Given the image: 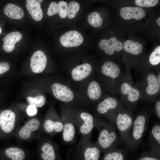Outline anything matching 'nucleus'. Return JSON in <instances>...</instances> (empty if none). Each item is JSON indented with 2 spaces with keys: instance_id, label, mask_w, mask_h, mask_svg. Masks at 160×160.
Wrapping results in <instances>:
<instances>
[{
  "instance_id": "obj_31",
  "label": "nucleus",
  "mask_w": 160,
  "mask_h": 160,
  "mask_svg": "<svg viewBox=\"0 0 160 160\" xmlns=\"http://www.w3.org/2000/svg\"><path fill=\"white\" fill-rule=\"evenodd\" d=\"M80 8L79 4L74 1H71L67 7V15L69 19L73 18L76 15Z\"/></svg>"
},
{
  "instance_id": "obj_33",
  "label": "nucleus",
  "mask_w": 160,
  "mask_h": 160,
  "mask_svg": "<svg viewBox=\"0 0 160 160\" xmlns=\"http://www.w3.org/2000/svg\"><path fill=\"white\" fill-rule=\"evenodd\" d=\"M150 63L153 65H156L160 63V46L159 45L151 53L149 57Z\"/></svg>"
},
{
  "instance_id": "obj_29",
  "label": "nucleus",
  "mask_w": 160,
  "mask_h": 160,
  "mask_svg": "<svg viewBox=\"0 0 160 160\" xmlns=\"http://www.w3.org/2000/svg\"><path fill=\"white\" fill-rule=\"evenodd\" d=\"M105 152L103 160H124V153L117 148Z\"/></svg>"
},
{
  "instance_id": "obj_16",
  "label": "nucleus",
  "mask_w": 160,
  "mask_h": 160,
  "mask_svg": "<svg viewBox=\"0 0 160 160\" xmlns=\"http://www.w3.org/2000/svg\"><path fill=\"white\" fill-rule=\"evenodd\" d=\"M42 0H27L26 6L27 9L32 18L37 21L41 20L43 17V13L41 7Z\"/></svg>"
},
{
  "instance_id": "obj_22",
  "label": "nucleus",
  "mask_w": 160,
  "mask_h": 160,
  "mask_svg": "<svg viewBox=\"0 0 160 160\" xmlns=\"http://www.w3.org/2000/svg\"><path fill=\"white\" fill-rule=\"evenodd\" d=\"M149 142L152 150L159 152L160 148V125L155 124L152 128L149 134Z\"/></svg>"
},
{
  "instance_id": "obj_14",
  "label": "nucleus",
  "mask_w": 160,
  "mask_h": 160,
  "mask_svg": "<svg viewBox=\"0 0 160 160\" xmlns=\"http://www.w3.org/2000/svg\"><path fill=\"white\" fill-rule=\"evenodd\" d=\"M99 47L101 49L104 51L106 54L111 55L113 54L114 51H121L123 48V44L114 36L109 39L101 40L99 42Z\"/></svg>"
},
{
  "instance_id": "obj_1",
  "label": "nucleus",
  "mask_w": 160,
  "mask_h": 160,
  "mask_svg": "<svg viewBox=\"0 0 160 160\" xmlns=\"http://www.w3.org/2000/svg\"><path fill=\"white\" fill-rule=\"evenodd\" d=\"M95 128H97L98 131L96 142L101 151L105 152L117 148L121 141L113 124L96 119Z\"/></svg>"
},
{
  "instance_id": "obj_24",
  "label": "nucleus",
  "mask_w": 160,
  "mask_h": 160,
  "mask_svg": "<svg viewBox=\"0 0 160 160\" xmlns=\"http://www.w3.org/2000/svg\"><path fill=\"white\" fill-rule=\"evenodd\" d=\"M121 93L123 95H127L129 102L134 103L137 101L140 96V92L137 89L132 87L129 84L124 82L120 87Z\"/></svg>"
},
{
  "instance_id": "obj_13",
  "label": "nucleus",
  "mask_w": 160,
  "mask_h": 160,
  "mask_svg": "<svg viewBox=\"0 0 160 160\" xmlns=\"http://www.w3.org/2000/svg\"><path fill=\"white\" fill-rule=\"evenodd\" d=\"M47 59L45 53L42 51L35 52L30 60V66L32 71L35 73L42 72L46 65Z\"/></svg>"
},
{
  "instance_id": "obj_35",
  "label": "nucleus",
  "mask_w": 160,
  "mask_h": 160,
  "mask_svg": "<svg viewBox=\"0 0 160 160\" xmlns=\"http://www.w3.org/2000/svg\"><path fill=\"white\" fill-rule=\"evenodd\" d=\"M37 112V107L32 105H29L26 109V112L27 115L30 116H34L36 115Z\"/></svg>"
},
{
  "instance_id": "obj_40",
  "label": "nucleus",
  "mask_w": 160,
  "mask_h": 160,
  "mask_svg": "<svg viewBox=\"0 0 160 160\" xmlns=\"http://www.w3.org/2000/svg\"><path fill=\"white\" fill-rule=\"evenodd\" d=\"M157 79L159 83L160 84V73H159L158 74Z\"/></svg>"
},
{
  "instance_id": "obj_17",
  "label": "nucleus",
  "mask_w": 160,
  "mask_h": 160,
  "mask_svg": "<svg viewBox=\"0 0 160 160\" xmlns=\"http://www.w3.org/2000/svg\"><path fill=\"white\" fill-rule=\"evenodd\" d=\"M22 37V34L18 31L10 32L2 39L4 41L3 48L7 52H10L14 49L15 44L19 41Z\"/></svg>"
},
{
  "instance_id": "obj_34",
  "label": "nucleus",
  "mask_w": 160,
  "mask_h": 160,
  "mask_svg": "<svg viewBox=\"0 0 160 160\" xmlns=\"http://www.w3.org/2000/svg\"><path fill=\"white\" fill-rule=\"evenodd\" d=\"M158 0H136L135 2L136 5L140 7H149L156 5Z\"/></svg>"
},
{
  "instance_id": "obj_38",
  "label": "nucleus",
  "mask_w": 160,
  "mask_h": 160,
  "mask_svg": "<svg viewBox=\"0 0 160 160\" xmlns=\"http://www.w3.org/2000/svg\"><path fill=\"white\" fill-rule=\"evenodd\" d=\"M155 110L156 114L158 118L160 119V101L157 102L155 105Z\"/></svg>"
},
{
  "instance_id": "obj_15",
  "label": "nucleus",
  "mask_w": 160,
  "mask_h": 160,
  "mask_svg": "<svg viewBox=\"0 0 160 160\" xmlns=\"http://www.w3.org/2000/svg\"><path fill=\"white\" fill-rule=\"evenodd\" d=\"M120 14L121 17L126 20L133 18L140 20L144 18L146 15L145 11L142 8L130 7L122 8Z\"/></svg>"
},
{
  "instance_id": "obj_21",
  "label": "nucleus",
  "mask_w": 160,
  "mask_h": 160,
  "mask_svg": "<svg viewBox=\"0 0 160 160\" xmlns=\"http://www.w3.org/2000/svg\"><path fill=\"white\" fill-rule=\"evenodd\" d=\"M67 3L64 1H60L58 4L52 2L49 6L47 14L49 16H52L58 14L61 18H64L67 15Z\"/></svg>"
},
{
  "instance_id": "obj_37",
  "label": "nucleus",
  "mask_w": 160,
  "mask_h": 160,
  "mask_svg": "<svg viewBox=\"0 0 160 160\" xmlns=\"http://www.w3.org/2000/svg\"><path fill=\"white\" fill-rule=\"evenodd\" d=\"M138 160H160L159 158L155 156H142Z\"/></svg>"
},
{
  "instance_id": "obj_36",
  "label": "nucleus",
  "mask_w": 160,
  "mask_h": 160,
  "mask_svg": "<svg viewBox=\"0 0 160 160\" xmlns=\"http://www.w3.org/2000/svg\"><path fill=\"white\" fill-rule=\"evenodd\" d=\"M10 68V65L8 62H0V75L8 71Z\"/></svg>"
},
{
  "instance_id": "obj_2",
  "label": "nucleus",
  "mask_w": 160,
  "mask_h": 160,
  "mask_svg": "<svg viewBox=\"0 0 160 160\" xmlns=\"http://www.w3.org/2000/svg\"><path fill=\"white\" fill-rule=\"evenodd\" d=\"M149 116L144 113L139 114L134 119L133 124L125 143L129 150L135 151L138 148L146 131Z\"/></svg>"
},
{
  "instance_id": "obj_8",
  "label": "nucleus",
  "mask_w": 160,
  "mask_h": 160,
  "mask_svg": "<svg viewBox=\"0 0 160 160\" xmlns=\"http://www.w3.org/2000/svg\"><path fill=\"white\" fill-rule=\"evenodd\" d=\"M62 119L63 124L62 141L67 144H72L75 141L76 133V126L73 117L65 115Z\"/></svg>"
},
{
  "instance_id": "obj_12",
  "label": "nucleus",
  "mask_w": 160,
  "mask_h": 160,
  "mask_svg": "<svg viewBox=\"0 0 160 160\" xmlns=\"http://www.w3.org/2000/svg\"><path fill=\"white\" fill-rule=\"evenodd\" d=\"M82 35L76 30L68 31L63 34L60 37V41L61 44L66 47L78 46L83 42Z\"/></svg>"
},
{
  "instance_id": "obj_26",
  "label": "nucleus",
  "mask_w": 160,
  "mask_h": 160,
  "mask_svg": "<svg viewBox=\"0 0 160 160\" xmlns=\"http://www.w3.org/2000/svg\"><path fill=\"white\" fill-rule=\"evenodd\" d=\"M148 85L146 88L147 93L149 95H153L157 94L160 87L157 77L153 73L148 74L147 77Z\"/></svg>"
},
{
  "instance_id": "obj_23",
  "label": "nucleus",
  "mask_w": 160,
  "mask_h": 160,
  "mask_svg": "<svg viewBox=\"0 0 160 160\" xmlns=\"http://www.w3.org/2000/svg\"><path fill=\"white\" fill-rule=\"evenodd\" d=\"M4 12L8 17L16 20L20 19L24 15V12L22 8L12 3H8L6 5Z\"/></svg>"
},
{
  "instance_id": "obj_3",
  "label": "nucleus",
  "mask_w": 160,
  "mask_h": 160,
  "mask_svg": "<svg viewBox=\"0 0 160 160\" xmlns=\"http://www.w3.org/2000/svg\"><path fill=\"white\" fill-rule=\"evenodd\" d=\"M91 138L81 137L76 146V151L83 160H99L101 150L97 142Z\"/></svg>"
},
{
  "instance_id": "obj_4",
  "label": "nucleus",
  "mask_w": 160,
  "mask_h": 160,
  "mask_svg": "<svg viewBox=\"0 0 160 160\" xmlns=\"http://www.w3.org/2000/svg\"><path fill=\"white\" fill-rule=\"evenodd\" d=\"M115 113V122L120 136V139L125 144L132 128L134 119L129 112L118 110Z\"/></svg>"
},
{
  "instance_id": "obj_10",
  "label": "nucleus",
  "mask_w": 160,
  "mask_h": 160,
  "mask_svg": "<svg viewBox=\"0 0 160 160\" xmlns=\"http://www.w3.org/2000/svg\"><path fill=\"white\" fill-rule=\"evenodd\" d=\"M41 127L44 132L50 136L62 132L63 129L62 119L51 117H47L42 123Z\"/></svg>"
},
{
  "instance_id": "obj_19",
  "label": "nucleus",
  "mask_w": 160,
  "mask_h": 160,
  "mask_svg": "<svg viewBox=\"0 0 160 160\" xmlns=\"http://www.w3.org/2000/svg\"><path fill=\"white\" fill-rule=\"evenodd\" d=\"M118 106L119 103L116 100L112 97H108L98 104L96 110L98 113L105 115L110 111H115V110H117Z\"/></svg>"
},
{
  "instance_id": "obj_25",
  "label": "nucleus",
  "mask_w": 160,
  "mask_h": 160,
  "mask_svg": "<svg viewBox=\"0 0 160 160\" xmlns=\"http://www.w3.org/2000/svg\"><path fill=\"white\" fill-rule=\"evenodd\" d=\"M102 73L113 79L117 78L119 75L120 70L117 65L111 61L105 62L101 68Z\"/></svg>"
},
{
  "instance_id": "obj_39",
  "label": "nucleus",
  "mask_w": 160,
  "mask_h": 160,
  "mask_svg": "<svg viewBox=\"0 0 160 160\" xmlns=\"http://www.w3.org/2000/svg\"><path fill=\"white\" fill-rule=\"evenodd\" d=\"M157 24L159 26H160V17H159L156 21Z\"/></svg>"
},
{
  "instance_id": "obj_9",
  "label": "nucleus",
  "mask_w": 160,
  "mask_h": 160,
  "mask_svg": "<svg viewBox=\"0 0 160 160\" xmlns=\"http://www.w3.org/2000/svg\"><path fill=\"white\" fill-rule=\"evenodd\" d=\"M18 122L16 115L12 111L7 109L3 111L0 115V127L6 133L14 131Z\"/></svg>"
},
{
  "instance_id": "obj_7",
  "label": "nucleus",
  "mask_w": 160,
  "mask_h": 160,
  "mask_svg": "<svg viewBox=\"0 0 160 160\" xmlns=\"http://www.w3.org/2000/svg\"><path fill=\"white\" fill-rule=\"evenodd\" d=\"M42 124V123L39 119H31L18 130L16 134L17 137L21 140H29L41 127Z\"/></svg>"
},
{
  "instance_id": "obj_20",
  "label": "nucleus",
  "mask_w": 160,
  "mask_h": 160,
  "mask_svg": "<svg viewBox=\"0 0 160 160\" xmlns=\"http://www.w3.org/2000/svg\"><path fill=\"white\" fill-rule=\"evenodd\" d=\"M92 71V67L89 63H85L79 65L71 71V74L73 80L79 81L87 77Z\"/></svg>"
},
{
  "instance_id": "obj_28",
  "label": "nucleus",
  "mask_w": 160,
  "mask_h": 160,
  "mask_svg": "<svg viewBox=\"0 0 160 160\" xmlns=\"http://www.w3.org/2000/svg\"><path fill=\"white\" fill-rule=\"evenodd\" d=\"M87 91L89 98L93 100L99 99L102 94V90L100 85L95 81H92L89 83Z\"/></svg>"
},
{
  "instance_id": "obj_6",
  "label": "nucleus",
  "mask_w": 160,
  "mask_h": 160,
  "mask_svg": "<svg viewBox=\"0 0 160 160\" xmlns=\"http://www.w3.org/2000/svg\"><path fill=\"white\" fill-rule=\"evenodd\" d=\"M73 118L81 137L91 138V133L95 127L96 119L90 113L85 111L80 113L79 117Z\"/></svg>"
},
{
  "instance_id": "obj_5",
  "label": "nucleus",
  "mask_w": 160,
  "mask_h": 160,
  "mask_svg": "<svg viewBox=\"0 0 160 160\" xmlns=\"http://www.w3.org/2000/svg\"><path fill=\"white\" fill-rule=\"evenodd\" d=\"M40 160H60L59 146L48 137L41 138L38 150Z\"/></svg>"
},
{
  "instance_id": "obj_30",
  "label": "nucleus",
  "mask_w": 160,
  "mask_h": 160,
  "mask_svg": "<svg viewBox=\"0 0 160 160\" xmlns=\"http://www.w3.org/2000/svg\"><path fill=\"white\" fill-rule=\"evenodd\" d=\"M88 23L93 27L98 28L100 27L103 23V19L100 14L96 12L90 13L87 18Z\"/></svg>"
},
{
  "instance_id": "obj_32",
  "label": "nucleus",
  "mask_w": 160,
  "mask_h": 160,
  "mask_svg": "<svg viewBox=\"0 0 160 160\" xmlns=\"http://www.w3.org/2000/svg\"><path fill=\"white\" fill-rule=\"evenodd\" d=\"M27 100L29 104L33 105L37 108L42 107L45 103V97L41 95H38L33 97H28Z\"/></svg>"
},
{
  "instance_id": "obj_11",
  "label": "nucleus",
  "mask_w": 160,
  "mask_h": 160,
  "mask_svg": "<svg viewBox=\"0 0 160 160\" xmlns=\"http://www.w3.org/2000/svg\"><path fill=\"white\" fill-rule=\"evenodd\" d=\"M52 89L54 96L59 100L65 103L71 102L74 98V94L67 86L59 83H55Z\"/></svg>"
},
{
  "instance_id": "obj_18",
  "label": "nucleus",
  "mask_w": 160,
  "mask_h": 160,
  "mask_svg": "<svg viewBox=\"0 0 160 160\" xmlns=\"http://www.w3.org/2000/svg\"><path fill=\"white\" fill-rule=\"evenodd\" d=\"M6 156L9 160H29V155L24 149L20 147L13 146L5 151Z\"/></svg>"
},
{
  "instance_id": "obj_41",
  "label": "nucleus",
  "mask_w": 160,
  "mask_h": 160,
  "mask_svg": "<svg viewBox=\"0 0 160 160\" xmlns=\"http://www.w3.org/2000/svg\"><path fill=\"white\" fill-rule=\"evenodd\" d=\"M1 28H0V34L1 33Z\"/></svg>"
},
{
  "instance_id": "obj_27",
  "label": "nucleus",
  "mask_w": 160,
  "mask_h": 160,
  "mask_svg": "<svg viewBox=\"0 0 160 160\" xmlns=\"http://www.w3.org/2000/svg\"><path fill=\"white\" fill-rule=\"evenodd\" d=\"M124 50L130 54L137 55L142 52L143 47L142 45L138 42H135L132 40L125 41L123 45Z\"/></svg>"
}]
</instances>
